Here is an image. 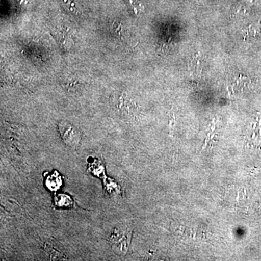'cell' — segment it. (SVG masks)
<instances>
[{
  "label": "cell",
  "instance_id": "6da1fadb",
  "mask_svg": "<svg viewBox=\"0 0 261 261\" xmlns=\"http://www.w3.org/2000/svg\"><path fill=\"white\" fill-rule=\"evenodd\" d=\"M130 238V233L126 228L117 226L109 237V243L113 251L118 255L126 253Z\"/></svg>",
  "mask_w": 261,
  "mask_h": 261
},
{
  "label": "cell",
  "instance_id": "7a4b0ae2",
  "mask_svg": "<svg viewBox=\"0 0 261 261\" xmlns=\"http://www.w3.org/2000/svg\"><path fill=\"white\" fill-rule=\"evenodd\" d=\"M59 130L61 137L65 144L72 148H76L80 145L81 134L80 130L68 123L62 122L59 124Z\"/></svg>",
  "mask_w": 261,
  "mask_h": 261
},
{
  "label": "cell",
  "instance_id": "3957f363",
  "mask_svg": "<svg viewBox=\"0 0 261 261\" xmlns=\"http://www.w3.org/2000/svg\"><path fill=\"white\" fill-rule=\"evenodd\" d=\"M46 250H47L49 256L51 259H54V260L55 259L56 260L63 259V257H65V255H63V252H62L59 247L57 246L56 243H51V242L47 243V245H46Z\"/></svg>",
  "mask_w": 261,
  "mask_h": 261
}]
</instances>
